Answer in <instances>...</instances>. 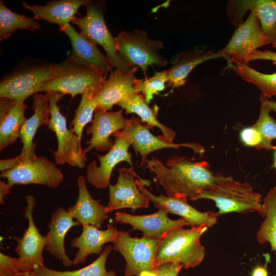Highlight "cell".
Instances as JSON below:
<instances>
[{"label": "cell", "instance_id": "1", "mask_svg": "<svg viewBox=\"0 0 276 276\" xmlns=\"http://www.w3.org/2000/svg\"><path fill=\"white\" fill-rule=\"evenodd\" d=\"M146 167L155 175L154 180L163 187L167 196L191 200L228 177L214 174L206 162H194L185 156H173L165 165L152 156L146 160Z\"/></svg>", "mask_w": 276, "mask_h": 276}, {"label": "cell", "instance_id": "2", "mask_svg": "<svg viewBox=\"0 0 276 276\" xmlns=\"http://www.w3.org/2000/svg\"><path fill=\"white\" fill-rule=\"evenodd\" d=\"M207 229L204 226L181 228L168 233L159 243L155 268L168 262L180 263L185 268L198 265L205 255V249L200 239Z\"/></svg>", "mask_w": 276, "mask_h": 276}, {"label": "cell", "instance_id": "3", "mask_svg": "<svg viewBox=\"0 0 276 276\" xmlns=\"http://www.w3.org/2000/svg\"><path fill=\"white\" fill-rule=\"evenodd\" d=\"M213 200L218 209L217 216L232 212L246 213L261 211L263 199L247 182L227 178L211 188L201 192L194 199Z\"/></svg>", "mask_w": 276, "mask_h": 276}, {"label": "cell", "instance_id": "4", "mask_svg": "<svg viewBox=\"0 0 276 276\" xmlns=\"http://www.w3.org/2000/svg\"><path fill=\"white\" fill-rule=\"evenodd\" d=\"M49 98L50 118L47 125L49 129L55 132L58 141L56 151L53 153L56 163L67 164L72 167L83 168L85 166L86 153L81 148V141L73 129H68L65 117L62 115L58 105L63 94L57 91H47Z\"/></svg>", "mask_w": 276, "mask_h": 276}, {"label": "cell", "instance_id": "5", "mask_svg": "<svg viewBox=\"0 0 276 276\" xmlns=\"http://www.w3.org/2000/svg\"><path fill=\"white\" fill-rule=\"evenodd\" d=\"M115 41L121 58L132 66L140 67L145 78H147L149 65L163 67L168 64L167 59L159 53V51L164 48L163 42L149 38L144 30L121 31L115 38Z\"/></svg>", "mask_w": 276, "mask_h": 276}, {"label": "cell", "instance_id": "6", "mask_svg": "<svg viewBox=\"0 0 276 276\" xmlns=\"http://www.w3.org/2000/svg\"><path fill=\"white\" fill-rule=\"evenodd\" d=\"M106 81V75L77 63L68 58L58 64L56 75L44 84L38 92L57 91L74 97L83 94L91 87H100Z\"/></svg>", "mask_w": 276, "mask_h": 276}, {"label": "cell", "instance_id": "7", "mask_svg": "<svg viewBox=\"0 0 276 276\" xmlns=\"http://www.w3.org/2000/svg\"><path fill=\"white\" fill-rule=\"evenodd\" d=\"M160 241L144 236L132 237L127 232L119 231L113 249L120 252L126 260L125 276H138L143 271L155 270Z\"/></svg>", "mask_w": 276, "mask_h": 276}, {"label": "cell", "instance_id": "8", "mask_svg": "<svg viewBox=\"0 0 276 276\" xmlns=\"http://www.w3.org/2000/svg\"><path fill=\"white\" fill-rule=\"evenodd\" d=\"M84 16H74L71 22L76 25L80 33L95 44L101 45L106 52L111 66L116 70L127 71L134 66L126 63L119 56L113 38L107 28L100 7L91 1L86 6Z\"/></svg>", "mask_w": 276, "mask_h": 276}, {"label": "cell", "instance_id": "9", "mask_svg": "<svg viewBox=\"0 0 276 276\" xmlns=\"http://www.w3.org/2000/svg\"><path fill=\"white\" fill-rule=\"evenodd\" d=\"M27 205L24 216L28 221V227L21 238H15L17 245L14 251L18 255L16 267L19 272H32L44 265L43 251L47 244L46 236L41 235L33 218L36 200L32 195L26 196Z\"/></svg>", "mask_w": 276, "mask_h": 276}, {"label": "cell", "instance_id": "10", "mask_svg": "<svg viewBox=\"0 0 276 276\" xmlns=\"http://www.w3.org/2000/svg\"><path fill=\"white\" fill-rule=\"evenodd\" d=\"M10 187L16 185L38 184L58 188L64 180L61 170L44 156L28 158L13 169L2 172Z\"/></svg>", "mask_w": 276, "mask_h": 276}, {"label": "cell", "instance_id": "11", "mask_svg": "<svg viewBox=\"0 0 276 276\" xmlns=\"http://www.w3.org/2000/svg\"><path fill=\"white\" fill-rule=\"evenodd\" d=\"M271 43L263 31L256 12L251 11L246 20L237 27L226 45L219 51L226 57L227 64H246L252 53Z\"/></svg>", "mask_w": 276, "mask_h": 276}, {"label": "cell", "instance_id": "12", "mask_svg": "<svg viewBox=\"0 0 276 276\" xmlns=\"http://www.w3.org/2000/svg\"><path fill=\"white\" fill-rule=\"evenodd\" d=\"M58 64L27 68L11 74L0 83V98L15 102H24L37 93L44 84L56 74Z\"/></svg>", "mask_w": 276, "mask_h": 276}, {"label": "cell", "instance_id": "13", "mask_svg": "<svg viewBox=\"0 0 276 276\" xmlns=\"http://www.w3.org/2000/svg\"><path fill=\"white\" fill-rule=\"evenodd\" d=\"M150 128L140 119L132 117L128 119L127 125L124 129L112 134L114 137L124 139L132 146L136 154H140L142 167L146 164L147 156L149 153L164 148L178 149L180 147H187L192 149L195 153H201L203 151V148L196 143L176 144L166 141L159 136H156L151 133L149 130Z\"/></svg>", "mask_w": 276, "mask_h": 276}, {"label": "cell", "instance_id": "14", "mask_svg": "<svg viewBox=\"0 0 276 276\" xmlns=\"http://www.w3.org/2000/svg\"><path fill=\"white\" fill-rule=\"evenodd\" d=\"M147 180L136 179L140 191L148 197L155 208L167 214L171 213L181 217L191 228L199 227H209L213 226L217 221L216 213L213 212H200L190 205L187 199L176 197L158 196L153 194L145 187L149 182Z\"/></svg>", "mask_w": 276, "mask_h": 276}, {"label": "cell", "instance_id": "15", "mask_svg": "<svg viewBox=\"0 0 276 276\" xmlns=\"http://www.w3.org/2000/svg\"><path fill=\"white\" fill-rule=\"evenodd\" d=\"M135 177L144 180L137 175L132 166L119 169L117 183L108 185L109 199L106 206L108 213L125 208L134 211L148 207L150 200L139 189Z\"/></svg>", "mask_w": 276, "mask_h": 276}, {"label": "cell", "instance_id": "16", "mask_svg": "<svg viewBox=\"0 0 276 276\" xmlns=\"http://www.w3.org/2000/svg\"><path fill=\"white\" fill-rule=\"evenodd\" d=\"M123 109L114 112L97 109L95 111L91 125L87 129V134L91 138L86 142L87 147L84 152L86 153L93 149L99 151H109L114 142L110 135L124 129L127 126L128 119L123 116Z\"/></svg>", "mask_w": 276, "mask_h": 276}, {"label": "cell", "instance_id": "17", "mask_svg": "<svg viewBox=\"0 0 276 276\" xmlns=\"http://www.w3.org/2000/svg\"><path fill=\"white\" fill-rule=\"evenodd\" d=\"M226 9L230 20L237 27L243 22L247 11H254L266 36L272 43L276 42V0L231 1Z\"/></svg>", "mask_w": 276, "mask_h": 276}, {"label": "cell", "instance_id": "18", "mask_svg": "<svg viewBox=\"0 0 276 276\" xmlns=\"http://www.w3.org/2000/svg\"><path fill=\"white\" fill-rule=\"evenodd\" d=\"M115 219L117 222L130 224L133 229L141 231L144 237L158 240L162 239L170 232L187 225L182 218L171 219L166 212L160 210L145 215H132L118 212L116 213Z\"/></svg>", "mask_w": 276, "mask_h": 276}, {"label": "cell", "instance_id": "19", "mask_svg": "<svg viewBox=\"0 0 276 276\" xmlns=\"http://www.w3.org/2000/svg\"><path fill=\"white\" fill-rule=\"evenodd\" d=\"M137 70L138 67L134 66L127 71H112L108 80L94 96L98 104L97 109L110 110L125 97L137 93L134 87Z\"/></svg>", "mask_w": 276, "mask_h": 276}, {"label": "cell", "instance_id": "20", "mask_svg": "<svg viewBox=\"0 0 276 276\" xmlns=\"http://www.w3.org/2000/svg\"><path fill=\"white\" fill-rule=\"evenodd\" d=\"M59 30L70 38L73 47L72 54L67 58L79 64L96 70L106 75L112 71V66L107 56L104 55L97 45L88 39L68 23Z\"/></svg>", "mask_w": 276, "mask_h": 276}, {"label": "cell", "instance_id": "21", "mask_svg": "<svg viewBox=\"0 0 276 276\" xmlns=\"http://www.w3.org/2000/svg\"><path fill=\"white\" fill-rule=\"evenodd\" d=\"M112 147L104 155L96 154L99 160L97 166L95 160L88 165L86 176L88 182L97 188H106L114 168L122 162H126L132 166L131 154L128 152L129 143L120 137H114Z\"/></svg>", "mask_w": 276, "mask_h": 276}, {"label": "cell", "instance_id": "22", "mask_svg": "<svg viewBox=\"0 0 276 276\" xmlns=\"http://www.w3.org/2000/svg\"><path fill=\"white\" fill-rule=\"evenodd\" d=\"M80 225L75 220L71 214L64 208H58L52 214L48 223L49 231L45 236V249L55 258L60 261L65 267L73 264L66 254L64 239L66 234L72 227Z\"/></svg>", "mask_w": 276, "mask_h": 276}, {"label": "cell", "instance_id": "23", "mask_svg": "<svg viewBox=\"0 0 276 276\" xmlns=\"http://www.w3.org/2000/svg\"><path fill=\"white\" fill-rule=\"evenodd\" d=\"M77 185L78 199L74 205L67 209V211L80 224L91 225L100 228L104 221L108 217L106 207L100 203V200L91 197L83 176L78 177Z\"/></svg>", "mask_w": 276, "mask_h": 276}, {"label": "cell", "instance_id": "24", "mask_svg": "<svg viewBox=\"0 0 276 276\" xmlns=\"http://www.w3.org/2000/svg\"><path fill=\"white\" fill-rule=\"evenodd\" d=\"M118 232L117 228L111 224L105 230H101L91 225H82L81 235L71 241V246L78 248L73 260V264L77 265L85 262L89 255H101L103 245L108 242L113 243Z\"/></svg>", "mask_w": 276, "mask_h": 276}, {"label": "cell", "instance_id": "25", "mask_svg": "<svg viewBox=\"0 0 276 276\" xmlns=\"http://www.w3.org/2000/svg\"><path fill=\"white\" fill-rule=\"evenodd\" d=\"M219 58H224L227 60L226 57L219 51L216 52L206 51L204 47L200 46L176 55L171 59L172 66L167 70V83L172 88L179 87L185 84L186 77L197 65Z\"/></svg>", "mask_w": 276, "mask_h": 276}, {"label": "cell", "instance_id": "26", "mask_svg": "<svg viewBox=\"0 0 276 276\" xmlns=\"http://www.w3.org/2000/svg\"><path fill=\"white\" fill-rule=\"evenodd\" d=\"M33 99L34 113L32 117L26 120L19 134V138L22 144L20 155L31 158L37 156L35 152L36 144L33 142L36 132L41 126H47L50 118L48 95L46 94L35 93Z\"/></svg>", "mask_w": 276, "mask_h": 276}, {"label": "cell", "instance_id": "27", "mask_svg": "<svg viewBox=\"0 0 276 276\" xmlns=\"http://www.w3.org/2000/svg\"><path fill=\"white\" fill-rule=\"evenodd\" d=\"M24 102H15L8 98L0 100V150L14 144L27 119Z\"/></svg>", "mask_w": 276, "mask_h": 276}, {"label": "cell", "instance_id": "28", "mask_svg": "<svg viewBox=\"0 0 276 276\" xmlns=\"http://www.w3.org/2000/svg\"><path fill=\"white\" fill-rule=\"evenodd\" d=\"M88 0H59L49 1L44 6L30 5L24 2L22 6L32 12L34 18L63 26L71 22L79 8L86 6Z\"/></svg>", "mask_w": 276, "mask_h": 276}, {"label": "cell", "instance_id": "29", "mask_svg": "<svg viewBox=\"0 0 276 276\" xmlns=\"http://www.w3.org/2000/svg\"><path fill=\"white\" fill-rule=\"evenodd\" d=\"M118 105L124 109L127 114H136L140 117L142 123L151 128L154 127H158L162 132V134L159 136L166 141L173 143L175 137L174 131L159 122L156 118L158 108L150 107L145 99L139 93L128 96Z\"/></svg>", "mask_w": 276, "mask_h": 276}, {"label": "cell", "instance_id": "30", "mask_svg": "<svg viewBox=\"0 0 276 276\" xmlns=\"http://www.w3.org/2000/svg\"><path fill=\"white\" fill-rule=\"evenodd\" d=\"M112 249L111 245H108L95 261L79 269L58 271L43 265L35 269L31 273L32 276H117L113 270L107 271L106 269L107 257Z\"/></svg>", "mask_w": 276, "mask_h": 276}, {"label": "cell", "instance_id": "31", "mask_svg": "<svg viewBox=\"0 0 276 276\" xmlns=\"http://www.w3.org/2000/svg\"><path fill=\"white\" fill-rule=\"evenodd\" d=\"M259 214L265 219L257 232V240L261 244L269 242L271 250L276 252V186L272 188L263 199Z\"/></svg>", "mask_w": 276, "mask_h": 276}, {"label": "cell", "instance_id": "32", "mask_svg": "<svg viewBox=\"0 0 276 276\" xmlns=\"http://www.w3.org/2000/svg\"><path fill=\"white\" fill-rule=\"evenodd\" d=\"M227 67L233 69L244 80L257 86L265 98L276 96V73L264 74L247 64L239 62L228 63Z\"/></svg>", "mask_w": 276, "mask_h": 276}, {"label": "cell", "instance_id": "33", "mask_svg": "<svg viewBox=\"0 0 276 276\" xmlns=\"http://www.w3.org/2000/svg\"><path fill=\"white\" fill-rule=\"evenodd\" d=\"M40 25L34 18L28 17L21 14L12 11L2 1L0 2V40L7 39L18 29L40 30Z\"/></svg>", "mask_w": 276, "mask_h": 276}, {"label": "cell", "instance_id": "34", "mask_svg": "<svg viewBox=\"0 0 276 276\" xmlns=\"http://www.w3.org/2000/svg\"><path fill=\"white\" fill-rule=\"evenodd\" d=\"M101 87L90 88L82 94L74 118L71 122L72 128L81 141L84 127L93 121V113L98 108V104L94 99V96Z\"/></svg>", "mask_w": 276, "mask_h": 276}, {"label": "cell", "instance_id": "35", "mask_svg": "<svg viewBox=\"0 0 276 276\" xmlns=\"http://www.w3.org/2000/svg\"><path fill=\"white\" fill-rule=\"evenodd\" d=\"M260 100L261 105L259 118L252 126L262 136L263 149L274 150L275 146L271 144V142L276 139V120L270 115V110L265 102L261 98Z\"/></svg>", "mask_w": 276, "mask_h": 276}, {"label": "cell", "instance_id": "36", "mask_svg": "<svg viewBox=\"0 0 276 276\" xmlns=\"http://www.w3.org/2000/svg\"><path fill=\"white\" fill-rule=\"evenodd\" d=\"M167 81V71L155 72L153 76L149 78L137 79L134 87L137 93L143 94L147 103L149 104L154 94H158L159 91L165 89Z\"/></svg>", "mask_w": 276, "mask_h": 276}, {"label": "cell", "instance_id": "37", "mask_svg": "<svg viewBox=\"0 0 276 276\" xmlns=\"http://www.w3.org/2000/svg\"><path fill=\"white\" fill-rule=\"evenodd\" d=\"M241 141L246 146L263 149V139L259 131L254 126L243 129L240 133Z\"/></svg>", "mask_w": 276, "mask_h": 276}, {"label": "cell", "instance_id": "38", "mask_svg": "<svg viewBox=\"0 0 276 276\" xmlns=\"http://www.w3.org/2000/svg\"><path fill=\"white\" fill-rule=\"evenodd\" d=\"M17 258L0 253V276H16L19 272L16 267Z\"/></svg>", "mask_w": 276, "mask_h": 276}, {"label": "cell", "instance_id": "39", "mask_svg": "<svg viewBox=\"0 0 276 276\" xmlns=\"http://www.w3.org/2000/svg\"><path fill=\"white\" fill-rule=\"evenodd\" d=\"M182 267L180 263L168 262L160 265L155 270L158 276H178Z\"/></svg>", "mask_w": 276, "mask_h": 276}, {"label": "cell", "instance_id": "40", "mask_svg": "<svg viewBox=\"0 0 276 276\" xmlns=\"http://www.w3.org/2000/svg\"><path fill=\"white\" fill-rule=\"evenodd\" d=\"M256 60H270L273 64L276 65V53L267 50L264 51L257 50L248 57L246 64H247L250 61Z\"/></svg>", "mask_w": 276, "mask_h": 276}, {"label": "cell", "instance_id": "41", "mask_svg": "<svg viewBox=\"0 0 276 276\" xmlns=\"http://www.w3.org/2000/svg\"><path fill=\"white\" fill-rule=\"evenodd\" d=\"M26 158H28L24 157L19 154L18 156L14 158L6 159H1L0 160V171L2 172H3L8 170L13 169L20 164L24 159Z\"/></svg>", "mask_w": 276, "mask_h": 276}, {"label": "cell", "instance_id": "42", "mask_svg": "<svg viewBox=\"0 0 276 276\" xmlns=\"http://www.w3.org/2000/svg\"><path fill=\"white\" fill-rule=\"evenodd\" d=\"M10 187L8 183L0 180V203L4 204V198L6 195L10 193Z\"/></svg>", "mask_w": 276, "mask_h": 276}, {"label": "cell", "instance_id": "43", "mask_svg": "<svg viewBox=\"0 0 276 276\" xmlns=\"http://www.w3.org/2000/svg\"><path fill=\"white\" fill-rule=\"evenodd\" d=\"M266 266L267 263L264 266H257L253 269L251 276H268Z\"/></svg>", "mask_w": 276, "mask_h": 276}, {"label": "cell", "instance_id": "44", "mask_svg": "<svg viewBox=\"0 0 276 276\" xmlns=\"http://www.w3.org/2000/svg\"><path fill=\"white\" fill-rule=\"evenodd\" d=\"M262 99L267 105L270 111H273L276 112V102L269 100L263 95L260 98Z\"/></svg>", "mask_w": 276, "mask_h": 276}, {"label": "cell", "instance_id": "45", "mask_svg": "<svg viewBox=\"0 0 276 276\" xmlns=\"http://www.w3.org/2000/svg\"><path fill=\"white\" fill-rule=\"evenodd\" d=\"M138 276H158L155 270H144L142 271Z\"/></svg>", "mask_w": 276, "mask_h": 276}, {"label": "cell", "instance_id": "46", "mask_svg": "<svg viewBox=\"0 0 276 276\" xmlns=\"http://www.w3.org/2000/svg\"><path fill=\"white\" fill-rule=\"evenodd\" d=\"M16 276H32L31 272H19Z\"/></svg>", "mask_w": 276, "mask_h": 276}, {"label": "cell", "instance_id": "47", "mask_svg": "<svg viewBox=\"0 0 276 276\" xmlns=\"http://www.w3.org/2000/svg\"><path fill=\"white\" fill-rule=\"evenodd\" d=\"M274 163H273V167L276 169V146L275 147L274 149Z\"/></svg>", "mask_w": 276, "mask_h": 276}, {"label": "cell", "instance_id": "48", "mask_svg": "<svg viewBox=\"0 0 276 276\" xmlns=\"http://www.w3.org/2000/svg\"><path fill=\"white\" fill-rule=\"evenodd\" d=\"M272 47H273L274 48H276V42H274V43H272Z\"/></svg>", "mask_w": 276, "mask_h": 276}]
</instances>
